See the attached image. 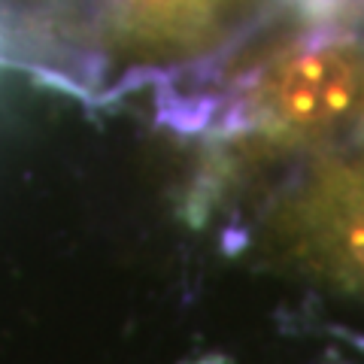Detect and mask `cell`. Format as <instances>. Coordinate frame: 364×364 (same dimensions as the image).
I'll use <instances>...</instances> for the list:
<instances>
[{
    "mask_svg": "<svg viewBox=\"0 0 364 364\" xmlns=\"http://www.w3.org/2000/svg\"><path fill=\"white\" fill-rule=\"evenodd\" d=\"M364 91V58L349 43H313L279 61L261 88L264 122L289 134H318L343 122Z\"/></svg>",
    "mask_w": 364,
    "mask_h": 364,
    "instance_id": "1",
    "label": "cell"
},
{
    "mask_svg": "<svg viewBox=\"0 0 364 364\" xmlns=\"http://www.w3.org/2000/svg\"><path fill=\"white\" fill-rule=\"evenodd\" d=\"M322 246L331 264L364 289V191L349 195L328 213L322 228Z\"/></svg>",
    "mask_w": 364,
    "mask_h": 364,
    "instance_id": "2",
    "label": "cell"
},
{
    "mask_svg": "<svg viewBox=\"0 0 364 364\" xmlns=\"http://www.w3.org/2000/svg\"><path fill=\"white\" fill-rule=\"evenodd\" d=\"M122 4L146 16H167V13H179V9L195 6L200 0H122Z\"/></svg>",
    "mask_w": 364,
    "mask_h": 364,
    "instance_id": "3",
    "label": "cell"
}]
</instances>
